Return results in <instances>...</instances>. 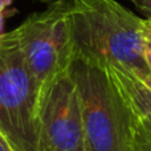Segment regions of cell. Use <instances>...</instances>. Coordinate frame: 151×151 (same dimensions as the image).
<instances>
[{
  "mask_svg": "<svg viewBox=\"0 0 151 151\" xmlns=\"http://www.w3.org/2000/svg\"><path fill=\"white\" fill-rule=\"evenodd\" d=\"M74 56L133 73L151 74L145 50V20L117 0H70Z\"/></svg>",
  "mask_w": 151,
  "mask_h": 151,
  "instance_id": "6da1fadb",
  "label": "cell"
},
{
  "mask_svg": "<svg viewBox=\"0 0 151 151\" xmlns=\"http://www.w3.org/2000/svg\"><path fill=\"white\" fill-rule=\"evenodd\" d=\"M41 3H47V4H52V3H57V1H70V0H39Z\"/></svg>",
  "mask_w": 151,
  "mask_h": 151,
  "instance_id": "5bb4252c",
  "label": "cell"
},
{
  "mask_svg": "<svg viewBox=\"0 0 151 151\" xmlns=\"http://www.w3.org/2000/svg\"><path fill=\"white\" fill-rule=\"evenodd\" d=\"M131 150L151 151V126L137 117L134 118V123H133Z\"/></svg>",
  "mask_w": 151,
  "mask_h": 151,
  "instance_id": "52a82bcc",
  "label": "cell"
},
{
  "mask_svg": "<svg viewBox=\"0 0 151 151\" xmlns=\"http://www.w3.org/2000/svg\"><path fill=\"white\" fill-rule=\"evenodd\" d=\"M145 36H146V40L151 42V21L145 20Z\"/></svg>",
  "mask_w": 151,
  "mask_h": 151,
  "instance_id": "7c38bea8",
  "label": "cell"
},
{
  "mask_svg": "<svg viewBox=\"0 0 151 151\" xmlns=\"http://www.w3.org/2000/svg\"><path fill=\"white\" fill-rule=\"evenodd\" d=\"M16 11L15 9H5L4 12H0V35H3V28H4V21L7 17L12 16Z\"/></svg>",
  "mask_w": 151,
  "mask_h": 151,
  "instance_id": "30bf717a",
  "label": "cell"
},
{
  "mask_svg": "<svg viewBox=\"0 0 151 151\" xmlns=\"http://www.w3.org/2000/svg\"><path fill=\"white\" fill-rule=\"evenodd\" d=\"M143 82H145V83H146V85H147V86H149V88L151 89V74H150V76H149V77H147V78H146V80H145V81H143Z\"/></svg>",
  "mask_w": 151,
  "mask_h": 151,
  "instance_id": "9a60e30c",
  "label": "cell"
},
{
  "mask_svg": "<svg viewBox=\"0 0 151 151\" xmlns=\"http://www.w3.org/2000/svg\"><path fill=\"white\" fill-rule=\"evenodd\" d=\"M134 5L142 12L145 16V20L151 21V0H130Z\"/></svg>",
  "mask_w": 151,
  "mask_h": 151,
  "instance_id": "ba28073f",
  "label": "cell"
},
{
  "mask_svg": "<svg viewBox=\"0 0 151 151\" xmlns=\"http://www.w3.org/2000/svg\"><path fill=\"white\" fill-rule=\"evenodd\" d=\"M15 31L40 99L53 81L69 72L74 57L68 1L48 4L47 9L32 13Z\"/></svg>",
  "mask_w": 151,
  "mask_h": 151,
  "instance_id": "277c9868",
  "label": "cell"
},
{
  "mask_svg": "<svg viewBox=\"0 0 151 151\" xmlns=\"http://www.w3.org/2000/svg\"><path fill=\"white\" fill-rule=\"evenodd\" d=\"M107 68L135 117L151 126V89L133 73L118 68Z\"/></svg>",
  "mask_w": 151,
  "mask_h": 151,
  "instance_id": "8992f818",
  "label": "cell"
},
{
  "mask_svg": "<svg viewBox=\"0 0 151 151\" xmlns=\"http://www.w3.org/2000/svg\"><path fill=\"white\" fill-rule=\"evenodd\" d=\"M69 73L80 97L85 151H133L135 115L109 68L74 56Z\"/></svg>",
  "mask_w": 151,
  "mask_h": 151,
  "instance_id": "7a4b0ae2",
  "label": "cell"
},
{
  "mask_svg": "<svg viewBox=\"0 0 151 151\" xmlns=\"http://www.w3.org/2000/svg\"><path fill=\"white\" fill-rule=\"evenodd\" d=\"M13 0H0V12H4L5 9H8Z\"/></svg>",
  "mask_w": 151,
  "mask_h": 151,
  "instance_id": "4fadbf2b",
  "label": "cell"
},
{
  "mask_svg": "<svg viewBox=\"0 0 151 151\" xmlns=\"http://www.w3.org/2000/svg\"><path fill=\"white\" fill-rule=\"evenodd\" d=\"M145 56H146L147 65H149V68H150V70H151V42L150 41L146 42V50H145Z\"/></svg>",
  "mask_w": 151,
  "mask_h": 151,
  "instance_id": "8fae6325",
  "label": "cell"
},
{
  "mask_svg": "<svg viewBox=\"0 0 151 151\" xmlns=\"http://www.w3.org/2000/svg\"><path fill=\"white\" fill-rule=\"evenodd\" d=\"M0 151H16L15 147L11 145V142L8 141V138L3 134L1 130H0Z\"/></svg>",
  "mask_w": 151,
  "mask_h": 151,
  "instance_id": "9c48e42d",
  "label": "cell"
},
{
  "mask_svg": "<svg viewBox=\"0 0 151 151\" xmlns=\"http://www.w3.org/2000/svg\"><path fill=\"white\" fill-rule=\"evenodd\" d=\"M39 151H85V129L76 83L69 72L53 81L39 99Z\"/></svg>",
  "mask_w": 151,
  "mask_h": 151,
  "instance_id": "5b68a950",
  "label": "cell"
},
{
  "mask_svg": "<svg viewBox=\"0 0 151 151\" xmlns=\"http://www.w3.org/2000/svg\"><path fill=\"white\" fill-rule=\"evenodd\" d=\"M39 91L16 31L0 35V130L16 151H39Z\"/></svg>",
  "mask_w": 151,
  "mask_h": 151,
  "instance_id": "3957f363",
  "label": "cell"
}]
</instances>
